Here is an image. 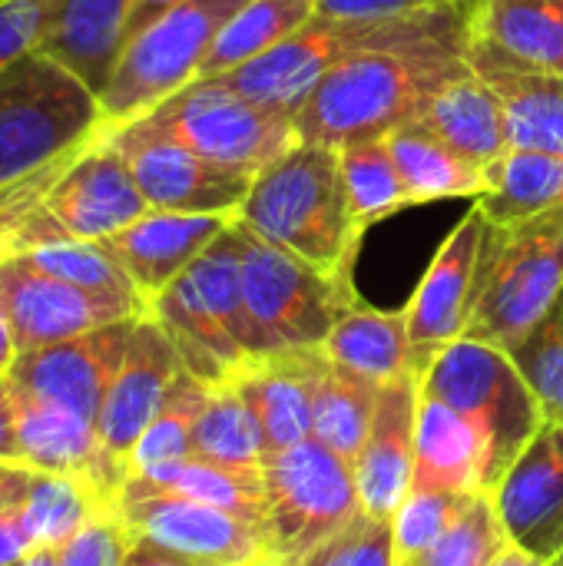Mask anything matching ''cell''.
Here are the masks:
<instances>
[{
    "mask_svg": "<svg viewBox=\"0 0 563 566\" xmlns=\"http://www.w3.org/2000/svg\"><path fill=\"white\" fill-rule=\"evenodd\" d=\"M20 352H17V342H13V332H10V322L0 308V378H10L13 365H17Z\"/></svg>",
    "mask_w": 563,
    "mask_h": 566,
    "instance_id": "816d5d0a",
    "label": "cell"
},
{
    "mask_svg": "<svg viewBox=\"0 0 563 566\" xmlns=\"http://www.w3.org/2000/svg\"><path fill=\"white\" fill-rule=\"evenodd\" d=\"M113 514L133 541L166 551L196 566L265 564V544L256 524L163 491H119Z\"/></svg>",
    "mask_w": 563,
    "mask_h": 566,
    "instance_id": "4fadbf2b",
    "label": "cell"
},
{
    "mask_svg": "<svg viewBox=\"0 0 563 566\" xmlns=\"http://www.w3.org/2000/svg\"><path fill=\"white\" fill-rule=\"evenodd\" d=\"M468 30H475V13L468 10H431L411 17H388V20H335L319 13L295 36L282 40L269 53L216 80H222L246 99L295 119V113L315 93V86L342 63L365 53L468 33Z\"/></svg>",
    "mask_w": 563,
    "mask_h": 566,
    "instance_id": "3957f363",
    "label": "cell"
},
{
    "mask_svg": "<svg viewBox=\"0 0 563 566\" xmlns=\"http://www.w3.org/2000/svg\"><path fill=\"white\" fill-rule=\"evenodd\" d=\"M183 0H129V17H126V43L143 33L153 20H159L166 10H173Z\"/></svg>",
    "mask_w": 563,
    "mask_h": 566,
    "instance_id": "681fc988",
    "label": "cell"
},
{
    "mask_svg": "<svg viewBox=\"0 0 563 566\" xmlns=\"http://www.w3.org/2000/svg\"><path fill=\"white\" fill-rule=\"evenodd\" d=\"M411 126H421L481 169H488L511 149L504 106L498 93L475 73V66L461 80L435 93V99Z\"/></svg>",
    "mask_w": 563,
    "mask_h": 566,
    "instance_id": "484cf974",
    "label": "cell"
},
{
    "mask_svg": "<svg viewBox=\"0 0 563 566\" xmlns=\"http://www.w3.org/2000/svg\"><path fill=\"white\" fill-rule=\"evenodd\" d=\"M129 551V531L119 524L113 511H106L60 547V566H126Z\"/></svg>",
    "mask_w": 563,
    "mask_h": 566,
    "instance_id": "7bdbcfd3",
    "label": "cell"
},
{
    "mask_svg": "<svg viewBox=\"0 0 563 566\" xmlns=\"http://www.w3.org/2000/svg\"><path fill=\"white\" fill-rule=\"evenodd\" d=\"M262 544L269 564L289 566L312 554L362 514L355 468L315 438L275 451L262 464Z\"/></svg>",
    "mask_w": 563,
    "mask_h": 566,
    "instance_id": "52a82bcc",
    "label": "cell"
},
{
    "mask_svg": "<svg viewBox=\"0 0 563 566\" xmlns=\"http://www.w3.org/2000/svg\"><path fill=\"white\" fill-rule=\"evenodd\" d=\"M209 391L212 388L196 375H189L186 368L176 375L163 408L156 411V418L149 421V428L143 431V438L129 454V478L192 458V431L209 401Z\"/></svg>",
    "mask_w": 563,
    "mask_h": 566,
    "instance_id": "8d00e7d4",
    "label": "cell"
},
{
    "mask_svg": "<svg viewBox=\"0 0 563 566\" xmlns=\"http://www.w3.org/2000/svg\"><path fill=\"white\" fill-rule=\"evenodd\" d=\"M126 488L179 494V497L229 511V514L262 527V511H265L262 471H232V468H219V464L186 458V461H173V464L153 468L146 474H136L123 484V491Z\"/></svg>",
    "mask_w": 563,
    "mask_h": 566,
    "instance_id": "1f68e13d",
    "label": "cell"
},
{
    "mask_svg": "<svg viewBox=\"0 0 563 566\" xmlns=\"http://www.w3.org/2000/svg\"><path fill=\"white\" fill-rule=\"evenodd\" d=\"M488 566H561V564H551V560H541V557H534V554H528L524 547H518V544H508L494 560Z\"/></svg>",
    "mask_w": 563,
    "mask_h": 566,
    "instance_id": "f5cc1de1",
    "label": "cell"
},
{
    "mask_svg": "<svg viewBox=\"0 0 563 566\" xmlns=\"http://www.w3.org/2000/svg\"><path fill=\"white\" fill-rule=\"evenodd\" d=\"M103 129L100 96L30 50L0 70V192L50 169Z\"/></svg>",
    "mask_w": 563,
    "mask_h": 566,
    "instance_id": "5b68a950",
    "label": "cell"
},
{
    "mask_svg": "<svg viewBox=\"0 0 563 566\" xmlns=\"http://www.w3.org/2000/svg\"><path fill=\"white\" fill-rule=\"evenodd\" d=\"M471 497L475 494H455V491H411L392 517L398 566L415 564L428 547H435L441 534L461 517Z\"/></svg>",
    "mask_w": 563,
    "mask_h": 566,
    "instance_id": "ab89813d",
    "label": "cell"
},
{
    "mask_svg": "<svg viewBox=\"0 0 563 566\" xmlns=\"http://www.w3.org/2000/svg\"><path fill=\"white\" fill-rule=\"evenodd\" d=\"M388 149L395 159V169L402 176L408 206L438 202V199H458V196H484L488 192V172L425 133L421 126H398L388 136Z\"/></svg>",
    "mask_w": 563,
    "mask_h": 566,
    "instance_id": "f1b7e54d",
    "label": "cell"
},
{
    "mask_svg": "<svg viewBox=\"0 0 563 566\" xmlns=\"http://www.w3.org/2000/svg\"><path fill=\"white\" fill-rule=\"evenodd\" d=\"M421 395L445 401L488 434L498 481L544 424V411L514 358L478 338H458L438 352L421 375Z\"/></svg>",
    "mask_w": 563,
    "mask_h": 566,
    "instance_id": "9c48e42d",
    "label": "cell"
},
{
    "mask_svg": "<svg viewBox=\"0 0 563 566\" xmlns=\"http://www.w3.org/2000/svg\"><path fill=\"white\" fill-rule=\"evenodd\" d=\"M431 10H478V0H319L322 17L335 20H388Z\"/></svg>",
    "mask_w": 563,
    "mask_h": 566,
    "instance_id": "f6af8a7d",
    "label": "cell"
},
{
    "mask_svg": "<svg viewBox=\"0 0 563 566\" xmlns=\"http://www.w3.org/2000/svg\"><path fill=\"white\" fill-rule=\"evenodd\" d=\"M561 564H563V560H561Z\"/></svg>",
    "mask_w": 563,
    "mask_h": 566,
    "instance_id": "680465c9",
    "label": "cell"
},
{
    "mask_svg": "<svg viewBox=\"0 0 563 566\" xmlns=\"http://www.w3.org/2000/svg\"><path fill=\"white\" fill-rule=\"evenodd\" d=\"M319 17V0H249L212 40L196 80H216L269 53ZM192 80V83H196Z\"/></svg>",
    "mask_w": 563,
    "mask_h": 566,
    "instance_id": "4dcf8cb0",
    "label": "cell"
},
{
    "mask_svg": "<svg viewBox=\"0 0 563 566\" xmlns=\"http://www.w3.org/2000/svg\"><path fill=\"white\" fill-rule=\"evenodd\" d=\"M338 163H342L352 216L362 232L402 209H411L385 136L338 146Z\"/></svg>",
    "mask_w": 563,
    "mask_h": 566,
    "instance_id": "d590c367",
    "label": "cell"
},
{
    "mask_svg": "<svg viewBox=\"0 0 563 566\" xmlns=\"http://www.w3.org/2000/svg\"><path fill=\"white\" fill-rule=\"evenodd\" d=\"M13 398H17V438H20L23 464L43 474H66V478L83 481L110 511L103 481H100L96 424L63 405L43 401L33 395L13 391Z\"/></svg>",
    "mask_w": 563,
    "mask_h": 566,
    "instance_id": "d4e9b609",
    "label": "cell"
},
{
    "mask_svg": "<svg viewBox=\"0 0 563 566\" xmlns=\"http://www.w3.org/2000/svg\"><path fill=\"white\" fill-rule=\"evenodd\" d=\"M33 551L30 531L20 517V511L0 514V566H20Z\"/></svg>",
    "mask_w": 563,
    "mask_h": 566,
    "instance_id": "bcb514c9",
    "label": "cell"
},
{
    "mask_svg": "<svg viewBox=\"0 0 563 566\" xmlns=\"http://www.w3.org/2000/svg\"><path fill=\"white\" fill-rule=\"evenodd\" d=\"M418 405H421L418 371L385 381L378 388L365 444L352 464L362 511L372 517L392 521L402 501L411 494L415 448H418Z\"/></svg>",
    "mask_w": 563,
    "mask_h": 566,
    "instance_id": "ac0fdd59",
    "label": "cell"
},
{
    "mask_svg": "<svg viewBox=\"0 0 563 566\" xmlns=\"http://www.w3.org/2000/svg\"><path fill=\"white\" fill-rule=\"evenodd\" d=\"M484 235H488V216L475 202L471 212L448 232L428 272L421 275L411 302L402 308L421 375L428 371L438 352H445L451 342L465 338L468 332Z\"/></svg>",
    "mask_w": 563,
    "mask_h": 566,
    "instance_id": "9a60e30c",
    "label": "cell"
},
{
    "mask_svg": "<svg viewBox=\"0 0 563 566\" xmlns=\"http://www.w3.org/2000/svg\"><path fill=\"white\" fill-rule=\"evenodd\" d=\"M236 219L309 265L352 279V262L365 232L352 216L338 149L322 143H299L289 149L256 176Z\"/></svg>",
    "mask_w": 563,
    "mask_h": 566,
    "instance_id": "7a4b0ae2",
    "label": "cell"
},
{
    "mask_svg": "<svg viewBox=\"0 0 563 566\" xmlns=\"http://www.w3.org/2000/svg\"><path fill=\"white\" fill-rule=\"evenodd\" d=\"M106 139L129 163L149 209L163 212H216L239 216L256 176L226 169L183 146L149 119L106 129Z\"/></svg>",
    "mask_w": 563,
    "mask_h": 566,
    "instance_id": "7c38bea8",
    "label": "cell"
},
{
    "mask_svg": "<svg viewBox=\"0 0 563 566\" xmlns=\"http://www.w3.org/2000/svg\"><path fill=\"white\" fill-rule=\"evenodd\" d=\"M0 461L23 464V451H20V438H17V398H13L10 378H0Z\"/></svg>",
    "mask_w": 563,
    "mask_h": 566,
    "instance_id": "7dc6e473",
    "label": "cell"
},
{
    "mask_svg": "<svg viewBox=\"0 0 563 566\" xmlns=\"http://www.w3.org/2000/svg\"><path fill=\"white\" fill-rule=\"evenodd\" d=\"M192 458L232 471H262L269 458L262 428L232 385L209 391V401L192 431Z\"/></svg>",
    "mask_w": 563,
    "mask_h": 566,
    "instance_id": "836d02e7",
    "label": "cell"
},
{
    "mask_svg": "<svg viewBox=\"0 0 563 566\" xmlns=\"http://www.w3.org/2000/svg\"><path fill=\"white\" fill-rule=\"evenodd\" d=\"M236 216L216 212H163L149 209L116 235L103 239L110 255L133 279L136 292L149 305L166 292L229 226Z\"/></svg>",
    "mask_w": 563,
    "mask_h": 566,
    "instance_id": "d6986e66",
    "label": "cell"
},
{
    "mask_svg": "<svg viewBox=\"0 0 563 566\" xmlns=\"http://www.w3.org/2000/svg\"><path fill=\"white\" fill-rule=\"evenodd\" d=\"M475 40L524 66L563 73V0H478Z\"/></svg>",
    "mask_w": 563,
    "mask_h": 566,
    "instance_id": "83f0119b",
    "label": "cell"
},
{
    "mask_svg": "<svg viewBox=\"0 0 563 566\" xmlns=\"http://www.w3.org/2000/svg\"><path fill=\"white\" fill-rule=\"evenodd\" d=\"M514 365L531 385L544 421H563V325L548 315L514 352Z\"/></svg>",
    "mask_w": 563,
    "mask_h": 566,
    "instance_id": "60d3db41",
    "label": "cell"
},
{
    "mask_svg": "<svg viewBox=\"0 0 563 566\" xmlns=\"http://www.w3.org/2000/svg\"><path fill=\"white\" fill-rule=\"evenodd\" d=\"M143 119L199 156L246 176H259L299 146L292 116L246 99L222 80H196Z\"/></svg>",
    "mask_w": 563,
    "mask_h": 566,
    "instance_id": "30bf717a",
    "label": "cell"
},
{
    "mask_svg": "<svg viewBox=\"0 0 563 566\" xmlns=\"http://www.w3.org/2000/svg\"><path fill=\"white\" fill-rule=\"evenodd\" d=\"M249 0H183L136 33L100 96L103 129L143 119L189 86L219 30Z\"/></svg>",
    "mask_w": 563,
    "mask_h": 566,
    "instance_id": "ba28073f",
    "label": "cell"
},
{
    "mask_svg": "<svg viewBox=\"0 0 563 566\" xmlns=\"http://www.w3.org/2000/svg\"><path fill=\"white\" fill-rule=\"evenodd\" d=\"M511 544L563 560V421H544L491 491Z\"/></svg>",
    "mask_w": 563,
    "mask_h": 566,
    "instance_id": "e0dca14e",
    "label": "cell"
},
{
    "mask_svg": "<svg viewBox=\"0 0 563 566\" xmlns=\"http://www.w3.org/2000/svg\"><path fill=\"white\" fill-rule=\"evenodd\" d=\"M551 315H554V318H557V322L563 325V292H561V298H557V305H554V312H551Z\"/></svg>",
    "mask_w": 563,
    "mask_h": 566,
    "instance_id": "11a10c76",
    "label": "cell"
},
{
    "mask_svg": "<svg viewBox=\"0 0 563 566\" xmlns=\"http://www.w3.org/2000/svg\"><path fill=\"white\" fill-rule=\"evenodd\" d=\"M468 33L392 46L332 70L295 113L299 143L345 146L411 126L448 83L471 73Z\"/></svg>",
    "mask_w": 563,
    "mask_h": 566,
    "instance_id": "6da1fadb",
    "label": "cell"
},
{
    "mask_svg": "<svg viewBox=\"0 0 563 566\" xmlns=\"http://www.w3.org/2000/svg\"><path fill=\"white\" fill-rule=\"evenodd\" d=\"M508 544L511 537L498 514L494 494L481 491L468 501L461 517L441 534V541L408 566H488Z\"/></svg>",
    "mask_w": 563,
    "mask_h": 566,
    "instance_id": "f35d334b",
    "label": "cell"
},
{
    "mask_svg": "<svg viewBox=\"0 0 563 566\" xmlns=\"http://www.w3.org/2000/svg\"><path fill=\"white\" fill-rule=\"evenodd\" d=\"M183 371L179 352L166 328L146 312L129 338L126 358L106 391L96 434H100V481L113 511L123 484L129 481V454L156 411L163 408L176 375Z\"/></svg>",
    "mask_w": 563,
    "mask_h": 566,
    "instance_id": "8fae6325",
    "label": "cell"
},
{
    "mask_svg": "<svg viewBox=\"0 0 563 566\" xmlns=\"http://www.w3.org/2000/svg\"><path fill=\"white\" fill-rule=\"evenodd\" d=\"M139 318L113 322L96 332H86V335L37 348V352H23L10 371L13 391L63 405L96 424L106 391L126 358V348Z\"/></svg>",
    "mask_w": 563,
    "mask_h": 566,
    "instance_id": "2e32d148",
    "label": "cell"
},
{
    "mask_svg": "<svg viewBox=\"0 0 563 566\" xmlns=\"http://www.w3.org/2000/svg\"><path fill=\"white\" fill-rule=\"evenodd\" d=\"M27 265L53 275V279H63L70 285H80L86 292H96V295H113V298H126V302H143V295L136 292L133 279L123 272V265L110 255V249L103 242H50V245H37L23 255ZM149 312V305H146Z\"/></svg>",
    "mask_w": 563,
    "mask_h": 566,
    "instance_id": "74e56055",
    "label": "cell"
},
{
    "mask_svg": "<svg viewBox=\"0 0 563 566\" xmlns=\"http://www.w3.org/2000/svg\"><path fill=\"white\" fill-rule=\"evenodd\" d=\"M488 192L478 196L491 226L521 222L563 209V156L541 149H508L488 169Z\"/></svg>",
    "mask_w": 563,
    "mask_h": 566,
    "instance_id": "f546056e",
    "label": "cell"
},
{
    "mask_svg": "<svg viewBox=\"0 0 563 566\" xmlns=\"http://www.w3.org/2000/svg\"><path fill=\"white\" fill-rule=\"evenodd\" d=\"M56 0H0V70L37 50Z\"/></svg>",
    "mask_w": 563,
    "mask_h": 566,
    "instance_id": "ee69618b",
    "label": "cell"
},
{
    "mask_svg": "<svg viewBox=\"0 0 563 566\" xmlns=\"http://www.w3.org/2000/svg\"><path fill=\"white\" fill-rule=\"evenodd\" d=\"M289 566H398L392 521L362 511L352 524Z\"/></svg>",
    "mask_w": 563,
    "mask_h": 566,
    "instance_id": "b9f144b4",
    "label": "cell"
},
{
    "mask_svg": "<svg viewBox=\"0 0 563 566\" xmlns=\"http://www.w3.org/2000/svg\"><path fill=\"white\" fill-rule=\"evenodd\" d=\"M325 358L372 378L378 385L411 375L418 368L415 348L408 342V325L402 312H382L372 305H352L322 345Z\"/></svg>",
    "mask_w": 563,
    "mask_h": 566,
    "instance_id": "4316f807",
    "label": "cell"
},
{
    "mask_svg": "<svg viewBox=\"0 0 563 566\" xmlns=\"http://www.w3.org/2000/svg\"><path fill=\"white\" fill-rule=\"evenodd\" d=\"M33 468H23V464H3L0 461V514L7 511H17L20 501L27 497V488L33 481Z\"/></svg>",
    "mask_w": 563,
    "mask_h": 566,
    "instance_id": "c3c4849f",
    "label": "cell"
},
{
    "mask_svg": "<svg viewBox=\"0 0 563 566\" xmlns=\"http://www.w3.org/2000/svg\"><path fill=\"white\" fill-rule=\"evenodd\" d=\"M23 566H60V551L37 547V551H30V557L23 560Z\"/></svg>",
    "mask_w": 563,
    "mask_h": 566,
    "instance_id": "db71d44e",
    "label": "cell"
},
{
    "mask_svg": "<svg viewBox=\"0 0 563 566\" xmlns=\"http://www.w3.org/2000/svg\"><path fill=\"white\" fill-rule=\"evenodd\" d=\"M563 292V209L491 226L465 338L508 355L554 312Z\"/></svg>",
    "mask_w": 563,
    "mask_h": 566,
    "instance_id": "277c9868",
    "label": "cell"
},
{
    "mask_svg": "<svg viewBox=\"0 0 563 566\" xmlns=\"http://www.w3.org/2000/svg\"><path fill=\"white\" fill-rule=\"evenodd\" d=\"M126 17L129 0H56L37 53L56 60L103 96L126 46Z\"/></svg>",
    "mask_w": 563,
    "mask_h": 566,
    "instance_id": "603a6c76",
    "label": "cell"
},
{
    "mask_svg": "<svg viewBox=\"0 0 563 566\" xmlns=\"http://www.w3.org/2000/svg\"><path fill=\"white\" fill-rule=\"evenodd\" d=\"M471 66L504 106L511 149L563 156V73L524 66L478 40H471Z\"/></svg>",
    "mask_w": 563,
    "mask_h": 566,
    "instance_id": "7402d4cb",
    "label": "cell"
},
{
    "mask_svg": "<svg viewBox=\"0 0 563 566\" xmlns=\"http://www.w3.org/2000/svg\"><path fill=\"white\" fill-rule=\"evenodd\" d=\"M242 289L256 325L259 358L322 348L338 318L358 305L352 279L329 275L275 242L249 232L239 219Z\"/></svg>",
    "mask_w": 563,
    "mask_h": 566,
    "instance_id": "8992f818",
    "label": "cell"
},
{
    "mask_svg": "<svg viewBox=\"0 0 563 566\" xmlns=\"http://www.w3.org/2000/svg\"><path fill=\"white\" fill-rule=\"evenodd\" d=\"M20 566H23V564H20Z\"/></svg>",
    "mask_w": 563,
    "mask_h": 566,
    "instance_id": "6f0895ef",
    "label": "cell"
},
{
    "mask_svg": "<svg viewBox=\"0 0 563 566\" xmlns=\"http://www.w3.org/2000/svg\"><path fill=\"white\" fill-rule=\"evenodd\" d=\"M494 488L498 474L488 434L445 401L421 395L411 491L481 494Z\"/></svg>",
    "mask_w": 563,
    "mask_h": 566,
    "instance_id": "44dd1931",
    "label": "cell"
},
{
    "mask_svg": "<svg viewBox=\"0 0 563 566\" xmlns=\"http://www.w3.org/2000/svg\"><path fill=\"white\" fill-rule=\"evenodd\" d=\"M319 365L322 348L279 352L252 358L229 381L252 408L269 454L295 448L312 438V391Z\"/></svg>",
    "mask_w": 563,
    "mask_h": 566,
    "instance_id": "ffe728a7",
    "label": "cell"
},
{
    "mask_svg": "<svg viewBox=\"0 0 563 566\" xmlns=\"http://www.w3.org/2000/svg\"><path fill=\"white\" fill-rule=\"evenodd\" d=\"M378 388V381L329 361L322 352L312 391V438L338 458H345L348 464H355L372 424Z\"/></svg>",
    "mask_w": 563,
    "mask_h": 566,
    "instance_id": "d6a6232c",
    "label": "cell"
},
{
    "mask_svg": "<svg viewBox=\"0 0 563 566\" xmlns=\"http://www.w3.org/2000/svg\"><path fill=\"white\" fill-rule=\"evenodd\" d=\"M256 566H275V564H269V560H265V564H256Z\"/></svg>",
    "mask_w": 563,
    "mask_h": 566,
    "instance_id": "9f6ffc18",
    "label": "cell"
},
{
    "mask_svg": "<svg viewBox=\"0 0 563 566\" xmlns=\"http://www.w3.org/2000/svg\"><path fill=\"white\" fill-rule=\"evenodd\" d=\"M126 566H196V564L179 560V557H173V554H166V551H156V547H149V544L133 541V551H129V557H126Z\"/></svg>",
    "mask_w": 563,
    "mask_h": 566,
    "instance_id": "f907efd6",
    "label": "cell"
},
{
    "mask_svg": "<svg viewBox=\"0 0 563 566\" xmlns=\"http://www.w3.org/2000/svg\"><path fill=\"white\" fill-rule=\"evenodd\" d=\"M0 308L20 355L146 315V305L139 302L86 292L27 265L17 255L0 262Z\"/></svg>",
    "mask_w": 563,
    "mask_h": 566,
    "instance_id": "5bb4252c",
    "label": "cell"
},
{
    "mask_svg": "<svg viewBox=\"0 0 563 566\" xmlns=\"http://www.w3.org/2000/svg\"><path fill=\"white\" fill-rule=\"evenodd\" d=\"M149 315L173 338L183 368L199 381H206L209 388L229 385L252 361L239 348V342L226 332V325L209 312L189 269L149 302Z\"/></svg>",
    "mask_w": 563,
    "mask_h": 566,
    "instance_id": "cb8c5ba5",
    "label": "cell"
},
{
    "mask_svg": "<svg viewBox=\"0 0 563 566\" xmlns=\"http://www.w3.org/2000/svg\"><path fill=\"white\" fill-rule=\"evenodd\" d=\"M20 517L30 531L33 551L53 547L60 551L66 541H73L93 517L106 514L100 497L76 478L66 474H43L37 471L27 497L20 501Z\"/></svg>",
    "mask_w": 563,
    "mask_h": 566,
    "instance_id": "e575fe53",
    "label": "cell"
}]
</instances>
